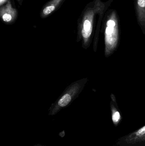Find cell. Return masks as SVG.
<instances>
[{
	"label": "cell",
	"instance_id": "cell-9",
	"mask_svg": "<svg viewBox=\"0 0 145 146\" xmlns=\"http://www.w3.org/2000/svg\"><path fill=\"white\" fill-rule=\"evenodd\" d=\"M65 133L64 131H63V132H61L59 134L60 136L61 137H64L65 136Z\"/></svg>",
	"mask_w": 145,
	"mask_h": 146
},
{
	"label": "cell",
	"instance_id": "cell-7",
	"mask_svg": "<svg viewBox=\"0 0 145 146\" xmlns=\"http://www.w3.org/2000/svg\"><path fill=\"white\" fill-rule=\"evenodd\" d=\"M112 120L113 123L117 125L120 122L121 119V116L120 112L115 108V106H112Z\"/></svg>",
	"mask_w": 145,
	"mask_h": 146
},
{
	"label": "cell",
	"instance_id": "cell-8",
	"mask_svg": "<svg viewBox=\"0 0 145 146\" xmlns=\"http://www.w3.org/2000/svg\"><path fill=\"white\" fill-rule=\"evenodd\" d=\"M9 0H0V6L1 7L3 5L6 4Z\"/></svg>",
	"mask_w": 145,
	"mask_h": 146
},
{
	"label": "cell",
	"instance_id": "cell-10",
	"mask_svg": "<svg viewBox=\"0 0 145 146\" xmlns=\"http://www.w3.org/2000/svg\"><path fill=\"white\" fill-rule=\"evenodd\" d=\"M17 1H18V2L19 3L20 5H21V4H22L23 0H17Z\"/></svg>",
	"mask_w": 145,
	"mask_h": 146
},
{
	"label": "cell",
	"instance_id": "cell-5",
	"mask_svg": "<svg viewBox=\"0 0 145 146\" xmlns=\"http://www.w3.org/2000/svg\"><path fill=\"white\" fill-rule=\"evenodd\" d=\"M126 143L135 144L145 141V126L131 133L125 137Z\"/></svg>",
	"mask_w": 145,
	"mask_h": 146
},
{
	"label": "cell",
	"instance_id": "cell-1",
	"mask_svg": "<svg viewBox=\"0 0 145 146\" xmlns=\"http://www.w3.org/2000/svg\"><path fill=\"white\" fill-rule=\"evenodd\" d=\"M114 0L103 2L101 0H94L85 7L78 20V33L81 34L85 44H87L93 34L97 15L106 11Z\"/></svg>",
	"mask_w": 145,
	"mask_h": 146
},
{
	"label": "cell",
	"instance_id": "cell-6",
	"mask_svg": "<svg viewBox=\"0 0 145 146\" xmlns=\"http://www.w3.org/2000/svg\"><path fill=\"white\" fill-rule=\"evenodd\" d=\"M64 0H51L43 8L41 12L42 18H46L54 12L62 3Z\"/></svg>",
	"mask_w": 145,
	"mask_h": 146
},
{
	"label": "cell",
	"instance_id": "cell-3",
	"mask_svg": "<svg viewBox=\"0 0 145 146\" xmlns=\"http://www.w3.org/2000/svg\"><path fill=\"white\" fill-rule=\"evenodd\" d=\"M18 11L13 7L10 0L0 8V16L5 23H12L17 19Z\"/></svg>",
	"mask_w": 145,
	"mask_h": 146
},
{
	"label": "cell",
	"instance_id": "cell-2",
	"mask_svg": "<svg viewBox=\"0 0 145 146\" xmlns=\"http://www.w3.org/2000/svg\"><path fill=\"white\" fill-rule=\"evenodd\" d=\"M104 20L105 54L108 57L117 47L119 38V19L116 10L106 12Z\"/></svg>",
	"mask_w": 145,
	"mask_h": 146
},
{
	"label": "cell",
	"instance_id": "cell-4",
	"mask_svg": "<svg viewBox=\"0 0 145 146\" xmlns=\"http://www.w3.org/2000/svg\"><path fill=\"white\" fill-rule=\"evenodd\" d=\"M134 4L138 23L145 30V0H135Z\"/></svg>",
	"mask_w": 145,
	"mask_h": 146
}]
</instances>
